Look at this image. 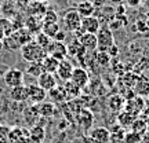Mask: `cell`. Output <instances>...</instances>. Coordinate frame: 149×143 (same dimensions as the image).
I'll use <instances>...</instances> for the list:
<instances>
[{
	"label": "cell",
	"instance_id": "cell-1",
	"mask_svg": "<svg viewBox=\"0 0 149 143\" xmlns=\"http://www.w3.org/2000/svg\"><path fill=\"white\" fill-rule=\"evenodd\" d=\"M19 50H21V57L26 61L28 64H31V62H42L43 59L47 57L46 50H43L35 40L24 44Z\"/></svg>",
	"mask_w": 149,
	"mask_h": 143
},
{
	"label": "cell",
	"instance_id": "cell-2",
	"mask_svg": "<svg viewBox=\"0 0 149 143\" xmlns=\"http://www.w3.org/2000/svg\"><path fill=\"white\" fill-rule=\"evenodd\" d=\"M95 36H97V50L98 51L107 53L108 50L115 44L113 33H112V30L108 26H101Z\"/></svg>",
	"mask_w": 149,
	"mask_h": 143
},
{
	"label": "cell",
	"instance_id": "cell-3",
	"mask_svg": "<svg viewBox=\"0 0 149 143\" xmlns=\"http://www.w3.org/2000/svg\"><path fill=\"white\" fill-rule=\"evenodd\" d=\"M46 53H47V55L58 59V61H64V59H66V55H68V46L65 43L53 40L50 43L48 48L46 50Z\"/></svg>",
	"mask_w": 149,
	"mask_h": 143
},
{
	"label": "cell",
	"instance_id": "cell-4",
	"mask_svg": "<svg viewBox=\"0 0 149 143\" xmlns=\"http://www.w3.org/2000/svg\"><path fill=\"white\" fill-rule=\"evenodd\" d=\"M3 80H4V84L8 87V88H14V87H18V85L24 84V72L19 69H8L3 76Z\"/></svg>",
	"mask_w": 149,
	"mask_h": 143
},
{
	"label": "cell",
	"instance_id": "cell-5",
	"mask_svg": "<svg viewBox=\"0 0 149 143\" xmlns=\"http://www.w3.org/2000/svg\"><path fill=\"white\" fill-rule=\"evenodd\" d=\"M145 99L144 98H141V96H134L131 99H128L126 101V105H124V111H127L130 113L131 116H134L135 118L141 114V111L145 109Z\"/></svg>",
	"mask_w": 149,
	"mask_h": 143
},
{
	"label": "cell",
	"instance_id": "cell-6",
	"mask_svg": "<svg viewBox=\"0 0 149 143\" xmlns=\"http://www.w3.org/2000/svg\"><path fill=\"white\" fill-rule=\"evenodd\" d=\"M76 120H77V124L81 127V129L88 132L93 127V124H94V114L90 109L84 107L76 114Z\"/></svg>",
	"mask_w": 149,
	"mask_h": 143
},
{
	"label": "cell",
	"instance_id": "cell-7",
	"mask_svg": "<svg viewBox=\"0 0 149 143\" xmlns=\"http://www.w3.org/2000/svg\"><path fill=\"white\" fill-rule=\"evenodd\" d=\"M28 88V101H31L33 105H40L47 98V92L40 88L37 84L26 85Z\"/></svg>",
	"mask_w": 149,
	"mask_h": 143
},
{
	"label": "cell",
	"instance_id": "cell-8",
	"mask_svg": "<svg viewBox=\"0 0 149 143\" xmlns=\"http://www.w3.org/2000/svg\"><path fill=\"white\" fill-rule=\"evenodd\" d=\"M80 23H81V18L77 14L76 10H69L64 17V25L65 29L69 32H76L80 29Z\"/></svg>",
	"mask_w": 149,
	"mask_h": 143
},
{
	"label": "cell",
	"instance_id": "cell-9",
	"mask_svg": "<svg viewBox=\"0 0 149 143\" xmlns=\"http://www.w3.org/2000/svg\"><path fill=\"white\" fill-rule=\"evenodd\" d=\"M70 81L81 90V88H84L86 85L88 84L90 74H88V72L84 68H74L73 73H72V77H70Z\"/></svg>",
	"mask_w": 149,
	"mask_h": 143
},
{
	"label": "cell",
	"instance_id": "cell-10",
	"mask_svg": "<svg viewBox=\"0 0 149 143\" xmlns=\"http://www.w3.org/2000/svg\"><path fill=\"white\" fill-rule=\"evenodd\" d=\"M36 80H37L36 84L39 85L40 88H43L46 92L51 91L54 87L58 85V80L55 77V74H53V73H46V72H43Z\"/></svg>",
	"mask_w": 149,
	"mask_h": 143
},
{
	"label": "cell",
	"instance_id": "cell-11",
	"mask_svg": "<svg viewBox=\"0 0 149 143\" xmlns=\"http://www.w3.org/2000/svg\"><path fill=\"white\" fill-rule=\"evenodd\" d=\"M101 28V22L97 17L91 15V17H86V18H81V23H80V29L84 33H93V35H97V32L100 30Z\"/></svg>",
	"mask_w": 149,
	"mask_h": 143
},
{
	"label": "cell",
	"instance_id": "cell-12",
	"mask_svg": "<svg viewBox=\"0 0 149 143\" xmlns=\"http://www.w3.org/2000/svg\"><path fill=\"white\" fill-rule=\"evenodd\" d=\"M10 143H29V131L24 128H13L7 133Z\"/></svg>",
	"mask_w": 149,
	"mask_h": 143
},
{
	"label": "cell",
	"instance_id": "cell-13",
	"mask_svg": "<svg viewBox=\"0 0 149 143\" xmlns=\"http://www.w3.org/2000/svg\"><path fill=\"white\" fill-rule=\"evenodd\" d=\"M88 136L93 140H95L97 143H109V140H111V129H108L105 127L93 128Z\"/></svg>",
	"mask_w": 149,
	"mask_h": 143
},
{
	"label": "cell",
	"instance_id": "cell-14",
	"mask_svg": "<svg viewBox=\"0 0 149 143\" xmlns=\"http://www.w3.org/2000/svg\"><path fill=\"white\" fill-rule=\"evenodd\" d=\"M73 65L72 62H69L68 59H64V61H59V65H58V69H57V76L62 81H69L70 77H72V73H73Z\"/></svg>",
	"mask_w": 149,
	"mask_h": 143
},
{
	"label": "cell",
	"instance_id": "cell-15",
	"mask_svg": "<svg viewBox=\"0 0 149 143\" xmlns=\"http://www.w3.org/2000/svg\"><path fill=\"white\" fill-rule=\"evenodd\" d=\"M124 105H126V99L122 96V94H113L108 98L107 106L108 109L113 113H120L124 110Z\"/></svg>",
	"mask_w": 149,
	"mask_h": 143
},
{
	"label": "cell",
	"instance_id": "cell-16",
	"mask_svg": "<svg viewBox=\"0 0 149 143\" xmlns=\"http://www.w3.org/2000/svg\"><path fill=\"white\" fill-rule=\"evenodd\" d=\"M28 15L29 17H36V18H43L44 12L47 11V7L44 3H40V1H36V0H32L29 1L28 6L25 7Z\"/></svg>",
	"mask_w": 149,
	"mask_h": 143
},
{
	"label": "cell",
	"instance_id": "cell-17",
	"mask_svg": "<svg viewBox=\"0 0 149 143\" xmlns=\"http://www.w3.org/2000/svg\"><path fill=\"white\" fill-rule=\"evenodd\" d=\"M79 43L81 44V47L84 48L87 53L90 51H95L97 50V36L93 33H83L77 37Z\"/></svg>",
	"mask_w": 149,
	"mask_h": 143
},
{
	"label": "cell",
	"instance_id": "cell-18",
	"mask_svg": "<svg viewBox=\"0 0 149 143\" xmlns=\"http://www.w3.org/2000/svg\"><path fill=\"white\" fill-rule=\"evenodd\" d=\"M76 11L80 15V18H86V17H91L94 15L95 12V7L91 3L90 0H83V1H79L77 6H76Z\"/></svg>",
	"mask_w": 149,
	"mask_h": 143
},
{
	"label": "cell",
	"instance_id": "cell-19",
	"mask_svg": "<svg viewBox=\"0 0 149 143\" xmlns=\"http://www.w3.org/2000/svg\"><path fill=\"white\" fill-rule=\"evenodd\" d=\"M133 90L137 96H141V98L148 96L149 95V80L145 79V77H138L135 85L133 87Z\"/></svg>",
	"mask_w": 149,
	"mask_h": 143
},
{
	"label": "cell",
	"instance_id": "cell-20",
	"mask_svg": "<svg viewBox=\"0 0 149 143\" xmlns=\"http://www.w3.org/2000/svg\"><path fill=\"white\" fill-rule=\"evenodd\" d=\"M42 26H43L42 18H36V17H28L25 19V23H24V28L26 29L28 32L36 33V35L39 32H42Z\"/></svg>",
	"mask_w": 149,
	"mask_h": 143
},
{
	"label": "cell",
	"instance_id": "cell-21",
	"mask_svg": "<svg viewBox=\"0 0 149 143\" xmlns=\"http://www.w3.org/2000/svg\"><path fill=\"white\" fill-rule=\"evenodd\" d=\"M10 98L15 102H25L28 101V88L26 85H18L10 90Z\"/></svg>",
	"mask_w": 149,
	"mask_h": 143
},
{
	"label": "cell",
	"instance_id": "cell-22",
	"mask_svg": "<svg viewBox=\"0 0 149 143\" xmlns=\"http://www.w3.org/2000/svg\"><path fill=\"white\" fill-rule=\"evenodd\" d=\"M44 135V128L42 125H33L29 129V143H43Z\"/></svg>",
	"mask_w": 149,
	"mask_h": 143
},
{
	"label": "cell",
	"instance_id": "cell-23",
	"mask_svg": "<svg viewBox=\"0 0 149 143\" xmlns=\"http://www.w3.org/2000/svg\"><path fill=\"white\" fill-rule=\"evenodd\" d=\"M58 65H59L58 59L53 58V57H50V55H47V57L42 61L43 72H46V73L55 74V73H57V69H58Z\"/></svg>",
	"mask_w": 149,
	"mask_h": 143
},
{
	"label": "cell",
	"instance_id": "cell-24",
	"mask_svg": "<svg viewBox=\"0 0 149 143\" xmlns=\"http://www.w3.org/2000/svg\"><path fill=\"white\" fill-rule=\"evenodd\" d=\"M13 37L19 43V46H21V47L24 46V44L32 41V33L28 32L25 28H19V29L14 30V32H13Z\"/></svg>",
	"mask_w": 149,
	"mask_h": 143
},
{
	"label": "cell",
	"instance_id": "cell-25",
	"mask_svg": "<svg viewBox=\"0 0 149 143\" xmlns=\"http://www.w3.org/2000/svg\"><path fill=\"white\" fill-rule=\"evenodd\" d=\"M64 88H65V94H66V99H68V101L77 99V96H79L80 92H81V90H80L79 87H76L70 80L64 83Z\"/></svg>",
	"mask_w": 149,
	"mask_h": 143
},
{
	"label": "cell",
	"instance_id": "cell-26",
	"mask_svg": "<svg viewBox=\"0 0 149 143\" xmlns=\"http://www.w3.org/2000/svg\"><path fill=\"white\" fill-rule=\"evenodd\" d=\"M134 120H135V117L131 116L127 111L123 110L120 113H117V122H119V125L122 128H131Z\"/></svg>",
	"mask_w": 149,
	"mask_h": 143
},
{
	"label": "cell",
	"instance_id": "cell-27",
	"mask_svg": "<svg viewBox=\"0 0 149 143\" xmlns=\"http://www.w3.org/2000/svg\"><path fill=\"white\" fill-rule=\"evenodd\" d=\"M50 98L53 99L54 102H64V101H68L66 99V94H65V88L64 85L61 87V85H57V87H54L51 91H48L47 92Z\"/></svg>",
	"mask_w": 149,
	"mask_h": 143
},
{
	"label": "cell",
	"instance_id": "cell-28",
	"mask_svg": "<svg viewBox=\"0 0 149 143\" xmlns=\"http://www.w3.org/2000/svg\"><path fill=\"white\" fill-rule=\"evenodd\" d=\"M55 113V106L53 102H42L39 105V114L42 117H53Z\"/></svg>",
	"mask_w": 149,
	"mask_h": 143
},
{
	"label": "cell",
	"instance_id": "cell-29",
	"mask_svg": "<svg viewBox=\"0 0 149 143\" xmlns=\"http://www.w3.org/2000/svg\"><path fill=\"white\" fill-rule=\"evenodd\" d=\"M131 131L135 133H138V135H144L145 132H148V124H146V121L145 120H142V118H135L133 122V125H131Z\"/></svg>",
	"mask_w": 149,
	"mask_h": 143
},
{
	"label": "cell",
	"instance_id": "cell-30",
	"mask_svg": "<svg viewBox=\"0 0 149 143\" xmlns=\"http://www.w3.org/2000/svg\"><path fill=\"white\" fill-rule=\"evenodd\" d=\"M13 32H14L13 22H11L10 19H6V18L0 19V35H1V36H4V37H7V36H11Z\"/></svg>",
	"mask_w": 149,
	"mask_h": 143
},
{
	"label": "cell",
	"instance_id": "cell-31",
	"mask_svg": "<svg viewBox=\"0 0 149 143\" xmlns=\"http://www.w3.org/2000/svg\"><path fill=\"white\" fill-rule=\"evenodd\" d=\"M59 30H61V29H59L58 22H57V23H43V26H42V32L44 33V35H47L50 39H54V36H55Z\"/></svg>",
	"mask_w": 149,
	"mask_h": 143
},
{
	"label": "cell",
	"instance_id": "cell-32",
	"mask_svg": "<svg viewBox=\"0 0 149 143\" xmlns=\"http://www.w3.org/2000/svg\"><path fill=\"white\" fill-rule=\"evenodd\" d=\"M26 73L29 74V76L35 77V79H37V77L43 73L42 62H31V64L28 65V68H26Z\"/></svg>",
	"mask_w": 149,
	"mask_h": 143
},
{
	"label": "cell",
	"instance_id": "cell-33",
	"mask_svg": "<svg viewBox=\"0 0 149 143\" xmlns=\"http://www.w3.org/2000/svg\"><path fill=\"white\" fill-rule=\"evenodd\" d=\"M35 41H36L43 50H47L48 46H50V43L53 41V39H50L47 35H44L43 32H39L36 35V37H35Z\"/></svg>",
	"mask_w": 149,
	"mask_h": 143
},
{
	"label": "cell",
	"instance_id": "cell-34",
	"mask_svg": "<svg viewBox=\"0 0 149 143\" xmlns=\"http://www.w3.org/2000/svg\"><path fill=\"white\" fill-rule=\"evenodd\" d=\"M95 62L102 68H107L109 66V62H111V57L108 53H104V51H98L95 54Z\"/></svg>",
	"mask_w": 149,
	"mask_h": 143
},
{
	"label": "cell",
	"instance_id": "cell-35",
	"mask_svg": "<svg viewBox=\"0 0 149 143\" xmlns=\"http://www.w3.org/2000/svg\"><path fill=\"white\" fill-rule=\"evenodd\" d=\"M43 23H57L58 22V14L55 12L54 10H48L44 12V15L42 18Z\"/></svg>",
	"mask_w": 149,
	"mask_h": 143
},
{
	"label": "cell",
	"instance_id": "cell-36",
	"mask_svg": "<svg viewBox=\"0 0 149 143\" xmlns=\"http://www.w3.org/2000/svg\"><path fill=\"white\" fill-rule=\"evenodd\" d=\"M123 142L124 143H142V136L131 131V132H128V133L124 135Z\"/></svg>",
	"mask_w": 149,
	"mask_h": 143
},
{
	"label": "cell",
	"instance_id": "cell-37",
	"mask_svg": "<svg viewBox=\"0 0 149 143\" xmlns=\"http://www.w3.org/2000/svg\"><path fill=\"white\" fill-rule=\"evenodd\" d=\"M137 30H138L139 33H145L149 30V23L148 21H145V19H139V21H137Z\"/></svg>",
	"mask_w": 149,
	"mask_h": 143
},
{
	"label": "cell",
	"instance_id": "cell-38",
	"mask_svg": "<svg viewBox=\"0 0 149 143\" xmlns=\"http://www.w3.org/2000/svg\"><path fill=\"white\" fill-rule=\"evenodd\" d=\"M126 3H127V6H130V7H139L141 6V3L144 1V0H124Z\"/></svg>",
	"mask_w": 149,
	"mask_h": 143
},
{
	"label": "cell",
	"instance_id": "cell-39",
	"mask_svg": "<svg viewBox=\"0 0 149 143\" xmlns=\"http://www.w3.org/2000/svg\"><path fill=\"white\" fill-rule=\"evenodd\" d=\"M65 37H66V35H65V32H62V30H59L55 36H54L53 40H55V41H61V43H64L65 40Z\"/></svg>",
	"mask_w": 149,
	"mask_h": 143
},
{
	"label": "cell",
	"instance_id": "cell-40",
	"mask_svg": "<svg viewBox=\"0 0 149 143\" xmlns=\"http://www.w3.org/2000/svg\"><path fill=\"white\" fill-rule=\"evenodd\" d=\"M107 53L109 54V57H116L117 54H119V48H117L116 44H113V46H112V47L108 50Z\"/></svg>",
	"mask_w": 149,
	"mask_h": 143
},
{
	"label": "cell",
	"instance_id": "cell-41",
	"mask_svg": "<svg viewBox=\"0 0 149 143\" xmlns=\"http://www.w3.org/2000/svg\"><path fill=\"white\" fill-rule=\"evenodd\" d=\"M81 143H97V142H95V140H93L90 136H84V138H83V140H81Z\"/></svg>",
	"mask_w": 149,
	"mask_h": 143
},
{
	"label": "cell",
	"instance_id": "cell-42",
	"mask_svg": "<svg viewBox=\"0 0 149 143\" xmlns=\"http://www.w3.org/2000/svg\"><path fill=\"white\" fill-rule=\"evenodd\" d=\"M111 4H115V6H119V4H123L124 0H108Z\"/></svg>",
	"mask_w": 149,
	"mask_h": 143
},
{
	"label": "cell",
	"instance_id": "cell-43",
	"mask_svg": "<svg viewBox=\"0 0 149 143\" xmlns=\"http://www.w3.org/2000/svg\"><path fill=\"white\" fill-rule=\"evenodd\" d=\"M6 72H7V70H6V65H0V79L4 76Z\"/></svg>",
	"mask_w": 149,
	"mask_h": 143
},
{
	"label": "cell",
	"instance_id": "cell-44",
	"mask_svg": "<svg viewBox=\"0 0 149 143\" xmlns=\"http://www.w3.org/2000/svg\"><path fill=\"white\" fill-rule=\"evenodd\" d=\"M66 127V122H61V124H59V129H62V128H65Z\"/></svg>",
	"mask_w": 149,
	"mask_h": 143
},
{
	"label": "cell",
	"instance_id": "cell-45",
	"mask_svg": "<svg viewBox=\"0 0 149 143\" xmlns=\"http://www.w3.org/2000/svg\"><path fill=\"white\" fill-rule=\"evenodd\" d=\"M36 1H40V3H44V4H47L50 0H36Z\"/></svg>",
	"mask_w": 149,
	"mask_h": 143
},
{
	"label": "cell",
	"instance_id": "cell-46",
	"mask_svg": "<svg viewBox=\"0 0 149 143\" xmlns=\"http://www.w3.org/2000/svg\"><path fill=\"white\" fill-rule=\"evenodd\" d=\"M1 50H3V41L0 40V51H1Z\"/></svg>",
	"mask_w": 149,
	"mask_h": 143
},
{
	"label": "cell",
	"instance_id": "cell-47",
	"mask_svg": "<svg viewBox=\"0 0 149 143\" xmlns=\"http://www.w3.org/2000/svg\"><path fill=\"white\" fill-rule=\"evenodd\" d=\"M1 129H3V127H1V125H0V131H1Z\"/></svg>",
	"mask_w": 149,
	"mask_h": 143
},
{
	"label": "cell",
	"instance_id": "cell-48",
	"mask_svg": "<svg viewBox=\"0 0 149 143\" xmlns=\"http://www.w3.org/2000/svg\"><path fill=\"white\" fill-rule=\"evenodd\" d=\"M6 143H10V142H6Z\"/></svg>",
	"mask_w": 149,
	"mask_h": 143
},
{
	"label": "cell",
	"instance_id": "cell-49",
	"mask_svg": "<svg viewBox=\"0 0 149 143\" xmlns=\"http://www.w3.org/2000/svg\"><path fill=\"white\" fill-rule=\"evenodd\" d=\"M90 1H91V0H90Z\"/></svg>",
	"mask_w": 149,
	"mask_h": 143
}]
</instances>
